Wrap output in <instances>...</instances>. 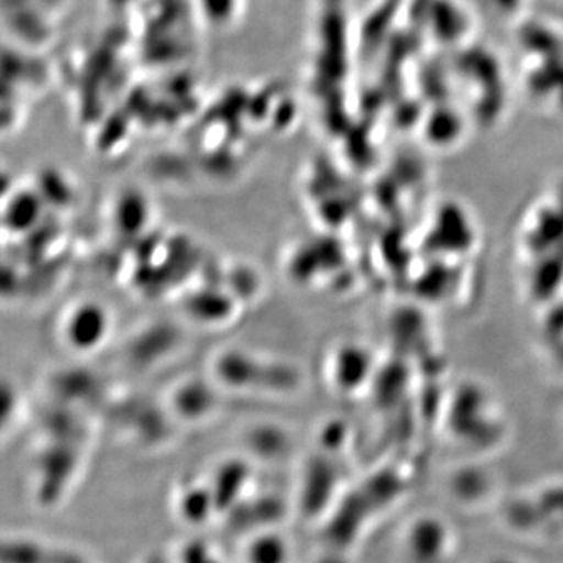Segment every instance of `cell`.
Returning <instances> with one entry per match:
<instances>
[{
  "instance_id": "obj_1",
  "label": "cell",
  "mask_w": 563,
  "mask_h": 563,
  "mask_svg": "<svg viewBox=\"0 0 563 563\" xmlns=\"http://www.w3.org/2000/svg\"><path fill=\"white\" fill-rule=\"evenodd\" d=\"M69 340L76 346L90 347L102 339L106 332V317L98 307H81L69 321Z\"/></svg>"
},
{
  "instance_id": "obj_2",
  "label": "cell",
  "mask_w": 563,
  "mask_h": 563,
  "mask_svg": "<svg viewBox=\"0 0 563 563\" xmlns=\"http://www.w3.org/2000/svg\"><path fill=\"white\" fill-rule=\"evenodd\" d=\"M214 495L209 487H198L190 485L180 493L176 506V512L188 523H203L214 510Z\"/></svg>"
},
{
  "instance_id": "obj_3",
  "label": "cell",
  "mask_w": 563,
  "mask_h": 563,
  "mask_svg": "<svg viewBox=\"0 0 563 563\" xmlns=\"http://www.w3.org/2000/svg\"><path fill=\"white\" fill-rule=\"evenodd\" d=\"M244 559L246 563H288L290 548L280 533L263 532L247 542Z\"/></svg>"
}]
</instances>
